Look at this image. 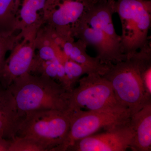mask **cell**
Segmentation results:
<instances>
[{"instance_id":"obj_6","label":"cell","mask_w":151,"mask_h":151,"mask_svg":"<svg viewBox=\"0 0 151 151\" xmlns=\"http://www.w3.org/2000/svg\"><path fill=\"white\" fill-rule=\"evenodd\" d=\"M70 128L67 112L40 110L26 113L17 136L32 138L51 151L63 142Z\"/></svg>"},{"instance_id":"obj_3","label":"cell","mask_w":151,"mask_h":151,"mask_svg":"<svg viewBox=\"0 0 151 151\" xmlns=\"http://www.w3.org/2000/svg\"><path fill=\"white\" fill-rule=\"evenodd\" d=\"M7 89L14 98L20 117L40 110L67 112L69 92L49 77L25 73L16 78Z\"/></svg>"},{"instance_id":"obj_17","label":"cell","mask_w":151,"mask_h":151,"mask_svg":"<svg viewBox=\"0 0 151 151\" xmlns=\"http://www.w3.org/2000/svg\"><path fill=\"white\" fill-rule=\"evenodd\" d=\"M9 151H48L41 143L32 138L16 136L11 139Z\"/></svg>"},{"instance_id":"obj_9","label":"cell","mask_w":151,"mask_h":151,"mask_svg":"<svg viewBox=\"0 0 151 151\" xmlns=\"http://www.w3.org/2000/svg\"><path fill=\"white\" fill-rule=\"evenodd\" d=\"M134 135L130 120L105 132L78 140L66 151H125L130 148Z\"/></svg>"},{"instance_id":"obj_7","label":"cell","mask_w":151,"mask_h":151,"mask_svg":"<svg viewBox=\"0 0 151 151\" xmlns=\"http://www.w3.org/2000/svg\"><path fill=\"white\" fill-rule=\"evenodd\" d=\"M67 113L70 128L67 137L61 145L52 151H66L76 141L94 134L101 129L106 130L129 122L132 116L129 111H77Z\"/></svg>"},{"instance_id":"obj_11","label":"cell","mask_w":151,"mask_h":151,"mask_svg":"<svg viewBox=\"0 0 151 151\" xmlns=\"http://www.w3.org/2000/svg\"><path fill=\"white\" fill-rule=\"evenodd\" d=\"M57 42L68 59L81 64L92 73L103 76L108 70V65L103 64L97 57H92L86 52L87 45L82 41H75L72 36L64 38L57 37Z\"/></svg>"},{"instance_id":"obj_1","label":"cell","mask_w":151,"mask_h":151,"mask_svg":"<svg viewBox=\"0 0 151 151\" xmlns=\"http://www.w3.org/2000/svg\"><path fill=\"white\" fill-rule=\"evenodd\" d=\"M115 2L97 0L71 28L72 36L94 47L96 57L106 65L127 58L122 52L121 36L116 32L112 20Z\"/></svg>"},{"instance_id":"obj_4","label":"cell","mask_w":151,"mask_h":151,"mask_svg":"<svg viewBox=\"0 0 151 151\" xmlns=\"http://www.w3.org/2000/svg\"><path fill=\"white\" fill-rule=\"evenodd\" d=\"M114 12L121 20V46L127 58L150 45V0H115Z\"/></svg>"},{"instance_id":"obj_12","label":"cell","mask_w":151,"mask_h":151,"mask_svg":"<svg viewBox=\"0 0 151 151\" xmlns=\"http://www.w3.org/2000/svg\"><path fill=\"white\" fill-rule=\"evenodd\" d=\"M46 0H21L17 17V31L22 38L36 34L43 25V9Z\"/></svg>"},{"instance_id":"obj_13","label":"cell","mask_w":151,"mask_h":151,"mask_svg":"<svg viewBox=\"0 0 151 151\" xmlns=\"http://www.w3.org/2000/svg\"><path fill=\"white\" fill-rule=\"evenodd\" d=\"M134 135L130 148L134 151L151 150V103L131 116Z\"/></svg>"},{"instance_id":"obj_20","label":"cell","mask_w":151,"mask_h":151,"mask_svg":"<svg viewBox=\"0 0 151 151\" xmlns=\"http://www.w3.org/2000/svg\"><path fill=\"white\" fill-rule=\"evenodd\" d=\"M11 139L0 138V151H9Z\"/></svg>"},{"instance_id":"obj_8","label":"cell","mask_w":151,"mask_h":151,"mask_svg":"<svg viewBox=\"0 0 151 151\" xmlns=\"http://www.w3.org/2000/svg\"><path fill=\"white\" fill-rule=\"evenodd\" d=\"M97 0H46L43 9V25L54 30L58 37L71 34L72 25Z\"/></svg>"},{"instance_id":"obj_18","label":"cell","mask_w":151,"mask_h":151,"mask_svg":"<svg viewBox=\"0 0 151 151\" xmlns=\"http://www.w3.org/2000/svg\"><path fill=\"white\" fill-rule=\"evenodd\" d=\"M22 39L19 33L0 34V72L2 70L5 62L7 52L11 51Z\"/></svg>"},{"instance_id":"obj_2","label":"cell","mask_w":151,"mask_h":151,"mask_svg":"<svg viewBox=\"0 0 151 151\" xmlns=\"http://www.w3.org/2000/svg\"><path fill=\"white\" fill-rule=\"evenodd\" d=\"M151 68V45L124 60L108 65L103 77L111 83L117 100L131 116L151 103V94L145 83L146 71Z\"/></svg>"},{"instance_id":"obj_15","label":"cell","mask_w":151,"mask_h":151,"mask_svg":"<svg viewBox=\"0 0 151 151\" xmlns=\"http://www.w3.org/2000/svg\"><path fill=\"white\" fill-rule=\"evenodd\" d=\"M23 117L18 112L0 115V138L11 139L17 136Z\"/></svg>"},{"instance_id":"obj_19","label":"cell","mask_w":151,"mask_h":151,"mask_svg":"<svg viewBox=\"0 0 151 151\" xmlns=\"http://www.w3.org/2000/svg\"><path fill=\"white\" fill-rule=\"evenodd\" d=\"M15 112L18 111L12 94L0 85V115Z\"/></svg>"},{"instance_id":"obj_5","label":"cell","mask_w":151,"mask_h":151,"mask_svg":"<svg viewBox=\"0 0 151 151\" xmlns=\"http://www.w3.org/2000/svg\"><path fill=\"white\" fill-rule=\"evenodd\" d=\"M68 92L67 112L129 111L117 100L111 83L98 73L86 74Z\"/></svg>"},{"instance_id":"obj_14","label":"cell","mask_w":151,"mask_h":151,"mask_svg":"<svg viewBox=\"0 0 151 151\" xmlns=\"http://www.w3.org/2000/svg\"><path fill=\"white\" fill-rule=\"evenodd\" d=\"M21 0H0V34L16 32Z\"/></svg>"},{"instance_id":"obj_10","label":"cell","mask_w":151,"mask_h":151,"mask_svg":"<svg viewBox=\"0 0 151 151\" xmlns=\"http://www.w3.org/2000/svg\"><path fill=\"white\" fill-rule=\"evenodd\" d=\"M36 34L23 38L6 58L0 72V85L4 88L7 89L16 78L25 73H29L35 54Z\"/></svg>"},{"instance_id":"obj_16","label":"cell","mask_w":151,"mask_h":151,"mask_svg":"<svg viewBox=\"0 0 151 151\" xmlns=\"http://www.w3.org/2000/svg\"><path fill=\"white\" fill-rule=\"evenodd\" d=\"M63 65L69 92L73 89L74 84L82 75L92 73L88 68L68 58L65 60Z\"/></svg>"}]
</instances>
